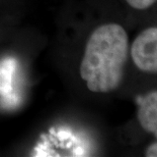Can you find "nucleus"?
I'll return each mask as SVG.
<instances>
[{
    "instance_id": "obj_2",
    "label": "nucleus",
    "mask_w": 157,
    "mask_h": 157,
    "mask_svg": "<svg viewBox=\"0 0 157 157\" xmlns=\"http://www.w3.org/2000/svg\"><path fill=\"white\" fill-rule=\"evenodd\" d=\"M135 65L145 72H157V27L148 28L136 37L131 46Z\"/></svg>"
},
{
    "instance_id": "obj_3",
    "label": "nucleus",
    "mask_w": 157,
    "mask_h": 157,
    "mask_svg": "<svg viewBox=\"0 0 157 157\" xmlns=\"http://www.w3.org/2000/svg\"><path fill=\"white\" fill-rule=\"evenodd\" d=\"M137 118L146 132L152 133L157 139V90L144 96L137 97Z\"/></svg>"
},
{
    "instance_id": "obj_4",
    "label": "nucleus",
    "mask_w": 157,
    "mask_h": 157,
    "mask_svg": "<svg viewBox=\"0 0 157 157\" xmlns=\"http://www.w3.org/2000/svg\"><path fill=\"white\" fill-rule=\"evenodd\" d=\"M127 3L135 9H146L153 5L157 0H126Z\"/></svg>"
},
{
    "instance_id": "obj_5",
    "label": "nucleus",
    "mask_w": 157,
    "mask_h": 157,
    "mask_svg": "<svg viewBox=\"0 0 157 157\" xmlns=\"http://www.w3.org/2000/svg\"><path fill=\"white\" fill-rule=\"evenodd\" d=\"M145 155L147 157H157V142L153 143L146 149Z\"/></svg>"
},
{
    "instance_id": "obj_1",
    "label": "nucleus",
    "mask_w": 157,
    "mask_h": 157,
    "mask_svg": "<svg viewBox=\"0 0 157 157\" xmlns=\"http://www.w3.org/2000/svg\"><path fill=\"white\" fill-rule=\"evenodd\" d=\"M129 53V38L122 26L105 24L91 33L80 63V76L89 91L109 93L121 85Z\"/></svg>"
}]
</instances>
